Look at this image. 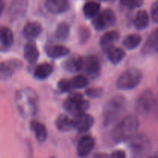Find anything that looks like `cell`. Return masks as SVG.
<instances>
[{
  "instance_id": "23",
  "label": "cell",
  "mask_w": 158,
  "mask_h": 158,
  "mask_svg": "<svg viewBox=\"0 0 158 158\" xmlns=\"http://www.w3.org/2000/svg\"><path fill=\"white\" fill-rule=\"evenodd\" d=\"M106 53L108 60L114 65L119 64L126 56V52L122 48L114 47V46L106 51Z\"/></svg>"
},
{
  "instance_id": "14",
  "label": "cell",
  "mask_w": 158,
  "mask_h": 158,
  "mask_svg": "<svg viewBox=\"0 0 158 158\" xmlns=\"http://www.w3.org/2000/svg\"><path fill=\"white\" fill-rule=\"evenodd\" d=\"M158 51V29H156L150 35L142 47L141 53L145 56H151L157 54Z\"/></svg>"
},
{
  "instance_id": "6",
  "label": "cell",
  "mask_w": 158,
  "mask_h": 158,
  "mask_svg": "<svg viewBox=\"0 0 158 158\" xmlns=\"http://www.w3.org/2000/svg\"><path fill=\"white\" fill-rule=\"evenodd\" d=\"M63 107L67 112L73 114H77L85 112L89 109V103L83 98V96L80 93H75L69 96L64 102Z\"/></svg>"
},
{
  "instance_id": "12",
  "label": "cell",
  "mask_w": 158,
  "mask_h": 158,
  "mask_svg": "<svg viewBox=\"0 0 158 158\" xmlns=\"http://www.w3.org/2000/svg\"><path fill=\"white\" fill-rule=\"evenodd\" d=\"M84 58L78 54L69 56L62 63V67L68 73H77L83 69Z\"/></svg>"
},
{
  "instance_id": "33",
  "label": "cell",
  "mask_w": 158,
  "mask_h": 158,
  "mask_svg": "<svg viewBox=\"0 0 158 158\" xmlns=\"http://www.w3.org/2000/svg\"><path fill=\"white\" fill-rule=\"evenodd\" d=\"M86 95L90 98H99L103 93L102 87H90L86 89Z\"/></svg>"
},
{
  "instance_id": "8",
  "label": "cell",
  "mask_w": 158,
  "mask_h": 158,
  "mask_svg": "<svg viewBox=\"0 0 158 158\" xmlns=\"http://www.w3.org/2000/svg\"><path fill=\"white\" fill-rule=\"evenodd\" d=\"M117 22L115 13L111 9H105L92 19V25L97 31H101L114 26Z\"/></svg>"
},
{
  "instance_id": "20",
  "label": "cell",
  "mask_w": 158,
  "mask_h": 158,
  "mask_svg": "<svg viewBox=\"0 0 158 158\" xmlns=\"http://www.w3.org/2000/svg\"><path fill=\"white\" fill-rule=\"evenodd\" d=\"M43 27L42 25L38 22H29L24 26L23 34L28 40H32L38 37L42 32Z\"/></svg>"
},
{
  "instance_id": "29",
  "label": "cell",
  "mask_w": 158,
  "mask_h": 158,
  "mask_svg": "<svg viewBox=\"0 0 158 158\" xmlns=\"http://www.w3.org/2000/svg\"><path fill=\"white\" fill-rule=\"evenodd\" d=\"M70 82L72 88H74V89H82V88L86 87L89 84V80L87 77L81 74L74 77L72 80H70Z\"/></svg>"
},
{
  "instance_id": "28",
  "label": "cell",
  "mask_w": 158,
  "mask_h": 158,
  "mask_svg": "<svg viewBox=\"0 0 158 158\" xmlns=\"http://www.w3.org/2000/svg\"><path fill=\"white\" fill-rule=\"evenodd\" d=\"M70 32L69 26L66 23L62 22L60 23L56 26L55 32V36L60 41H65L68 39Z\"/></svg>"
},
{
  "instance_id": "4",
  "label": "cell",
  "mask_w": 158,
  "mask_h": 158,
  "mask_svg": "<svg viewBox=\"0 0 158 158\" xmlns=\"http://www.w3.org/2000/svg\"><path fill=\"white\" fill-rule=\"evenodd\" d=\"M129 140L131 158H147L149 156L151 144L148 136L137 134Z\"/></svg>"
},
{
  "instance_id": "30",
  "label": "cell",
  "mask_w": 158,
  "mask_h": 158,
  "mask_svg": "<svg viewBox=\"0 0 158 158\" xmlns=\"http://www.w3.org/2000/svg\"><path fill=\"white\" fill-rule=\"evenodd\" d=\"M120 3L128 9H134L141 7L143 4V0H120Z\"/></svg>"
},
{
  "instance_id": "7",
  "label": "cell",
  "mask_w": 158,
  "mask_h": 158,
  "mask_svg": "<svg viewBox=\"0 0 158 158\" xmlns=\"http://www.w3.org/2000/svg\"><path fill=\"white\" fill-rule=\"evenodd\" d=\"M155 97L151 89L143 90L136 102V111L140 115H148L151 114L155 106Z\"/></svg>"
},
{
  "instance_id": "26",
  "label": "cell",
  "mask_w": 158,
  "mask_h": 158,
  "mask_svg": "<svg viewBox=\"0 0 158 158\" xmlns=\"http://www.w3.org/2000/svg\"><path fill=\"white\" fill-rule=\"evenodd\" d=\"M100 4L95 1H89L83 6V14L87 19H93L100 12Z\"/></svg>"
},
{
  "instance_id": "15",
  "label": "cell",
  "mask_w": 158,
  "mask_h": 158,
  "mask_svg": "<svg viewBox=\"0 0 158 158\" xmlns=\"http://www.w3.org/2000/svg\"><path fill=\"white\" fill-rule=\"evenodd\" d=\"M14 42V34L10 28L0 26V51L6 52L12 47Z\"/></svg>"
},
{
  "instance_id": "1",
  "label": "cell",
  "mask_w": 158,
  "mask_h": 158,
  "mask_svg": "<svg viewBox=\"0 0 158 158\" xmlns=\"http://www.w3.org/2000/svg\"><path fill=\"white\" fill-rule=\"evenodd\" d=\"M15 105L22 116H34L39 110V96L34 89L24 87L15 93Z\"/></svg>"
},
{
  "instance_id": "3",
  "label": "cell",
  "mask_w": 158,
  "mask_h": 158,
  "mask_svg": "<svg viewBox=\"0 0 158 158\" xmlns=\"http://www.w3.org/2000/svg\"><path fill=\"white\" fill-rule=\"evenodd\" d=\"M127 100L123 96L113 97L105 105L103 110V124L107 127L117 121L123 114L126 108Z\"/></svg>"
},
{
  "instance_id": "39",
  "label": "cell",
  "mask_w": 158,
  "mask_h": 158,
  "mask_svg": "<svg viewBox=\"0 0 158 158\" xmlns=\"http://www.w3.org/2000/svg\"><path fill=\"white\" fill-rule=\"evenodd\" d=\"M102 1H105V2H113L114 0H102Z\"/></svg>"
},
{
  "instance_id": "22",
  "label": "cell",
  "mask_w": 158,
  "mask_h": 158,
  "mask_svg": "<svg viewBox=\"0 0 158 158\" xmlns=\"http://www.w3.org/2000/svg\"><path fill=\"white\" fill-rule=\"evenodd\" d=\"M52 71H53V66L52 64L49 63H43L35 68L33 77L36 80H46L52 74Z\"/></svg>"
},
{
  "instance_id": "17",
  "label": "cell",
  "mask_w": 158,
  "mask_h": 158,
  "mask_svg": "<svg viewBox=\"0 0 158 158\" xmlns=\"http://www.w3.org/2000/svg\"><path fill=\"white\" fill-rule=\"evenodd\" d=\"M45 7L52 14H61L69 9V0H46Z\"/></svg>"
},
{
  "instance_id": "10",
  "label": "cell",
  "mask_w": 158,
  "mask_h": 158,
  "mask_svg": "<svg viewBox=\"0 0 158 158\" xmlns=\"http://www.w3.org/2000/svg\"><path fill=\"white\" fill-rule=\"evenodd\" d=\"M72 121L74 129L80 133H84L92 127L94 123V119L89 114L83 112L75 114Z\"/></svg>"
},
{
  "instance_id": "2",
  "label": "cell",
  "mask_w": 158,
  "mask_h": 158,
  "mask_svg": "<svg viewBox=\"0 0 158 158\" xmlns=\"http://www.w3.org/2000/svg\"><path fill=\"white\" fill-rule=\"evenodd\" d=\"M140 122L134 115L125 116L115 125L111 131V138L115 143L129 140L137 134Z\"/></svg>"
},
{
  "instance_id": "34",
  "label": "cell",
  "mask_w": 158,
  "mask_h": 158,
  "mask_svg": "<svg viewBox=\"0 0 158 158\" xmlns=\"http://www.w3.org/2000/svg\"><path fill=\"white\" fill-rule=\"evenodd\" d=\"M151 18L154 23H158V2H154L151 6Z\"/></svg>"
},
{
  "instance_id": "9",
  "label": "cell",
  "mask_w": 158,
  "mask_h": 158,
  "mask_svg": "<svg viewBox=\"0 0 158 158\" xmlns=\"http://www.w3.org/2000/svg\"><path fill=\"white\" fill-rule=\"evenodd\" d=\"M23 62L18 59H11L0 62V80L10 79L16 71L23 67Z\"/></svg>"
},
{
  "instance_id": "13",
  "label": "cell",
  "mask_w": 158,
  "mask_h": 158,
  "mask_svg": "<svg viewBox=\"0 0 158 158\" xmlns=\"http://www.w3.org/2000/svg\"><path fill=\"white\" fill-rule=\"evenodd\" d=\"M95 146V140L89 135L84 136L79 141L77 145V155L80 158L87 157Z\"/></svg>"
},
{
  "instance_id": "25",
  "label": "cell",
  "mask_w": 158,
  "mask_h": 158,
  "mask_svg": "<svg viewBox=\"0 0 158 158\" xmlns=\"http://www.w3.org/2000/svg\"><path fill=\"white\" fill-rule=\"evenodd\" d=\"M149 24V16L145 10H140L137 12L134 20V25L136 29L143 30Z\"/></svg>"
},
{
  "instance_id": "19",
  "label": "cell",
  "mask_w": 158,
  "mask_h": 158,
  "mask_svg": "<svg viewBox=\"0 0 158 158\" xmlns=\"http://www.w3.org/2000/svg\"><path fill=\"white\" fill-rule=\"evenodd\" d=\"M40 57V51L32 40H29L24 46V58L30 65H34Z\"/></svg>"
},
{
  "instance_id": "24",
  "label": "cell",
  "mask_w": 158,
  "mask_h": 158,
  "mask_svg": "<svg viewBox=\"0 0 158 158\" xmlns=\"http://www.w3.org/2000/svg\"><path fill=\"white\" fill-rule=\"evenodd\" d=\"M55 124L57 129L61 132H68L73 129L72 119L65 114H61L57 117Z\"/></svg>"
},
{
  "instance_id": "31",
  "label": "cell",
  "mask_w": 158,
  "mask_h": 158,
  "mask_svg": "<svg viewBox=\"0 0 158 158\" xmlns=\"http://www.w3.org/2000/svg\"><path fill=\"white\" fill-rule=\"evenodd\" d=\"M90 37V31L86 26H80L79 29V40L80 43H84L89 40Z\"/></svg>"
},
{
  "instance_id": "32",
  "label": "cell",
  "mask_w": 158,
  "mask_h": 158,
  "mask_svg": "<svg viewBox=\"0 0 158 158\" xmlns=\"http://www.w3.org/2000/svg\"><path fill=\"white\" fill-rule=\"evenodd\" d=\"M57 88L60 93L69 92L72 89L70 80H68L66 79H62L57 83Z\"/></svg>"
},
{
  "instance_id": "21",
  "label": "cell",
  "mask_w": 158,
  "mask_h": 158,
  "mask_svg": "<svg viewBox=\"0 0 158 158\" xmlns=\"http://www.w3.org/2000/svg\"><path fill=\"white\" fill-rule=\"evenodd\" d=\"M30 129L35 134V137L39 142L42 143L46 140L48 136L46 126L41 122L37 120H32L30 122Z\"/></svg>"
},
{
  "instance_id": "27",
  "label": "cell",
  "mask_w": 158,
  "mask_h": 158,
  "mask_svg": "<svg viewBox=\"0 0 158 158\" xmlns=\"http://www.w3.org/2000/svg\"><path fill=\"white\" fill-rule=\"evenodd\" d=\"M142 41L141 35L139 34H130L127 35L123 40V45L126 49H136Z\"/></svg>"
},
{
  "instance_id": "40",
  "label": "cell",
  "mask_w": 158,
  "mask_h": 158,
  "mask_svg": "<svg viewBox=\"0 0 158 158\" xmlns=\"http://www.w3.org/2000/svg\"><path fill=\"white\" fill-rule=\"evenodd\" d=\"M51 158H55V157H51Z\"/></svg>"
},
{
  "instance_id": "11",
  "label": "cell",
  "mask_w": 158,
  "mask_h": 158,
  "mask_svg": "<svg viewBox=\"0 0 158 158\" xmlns=\"http://www.w3.org/2000/svg\"><path fill=\"white\" fill-rule=\"evenodd\" d=\"M89 78L96 79L101 73V64L96 56L90 55L84 58L83 68Z\"/></svg>"
},
{
  "instance_id": "38",
  "label": "cell",
  "mask_w": 158,
  "mask_h": 158,
  "mask_svg": "<svg viewBox=\"0 0 158 158\" xmlns=\"http://www.w3.org/2000/svg\"><path fill=\"white\" fill-rule=\"evenodd\" d=\"M147 158H158L157 153L155 152L154 154H152V155H151V156H148V157Z\"/></svg>"
},
{
  "instance_id": "16",
  "label": "cell",
  "mask_w": 158,
  "mask_h": 158,
  "mask_svg": "<svg viewBox=\"0 0 158 158\" xmlns=\"http://www.w3.org/2000/svg\"><path fill=\"white\" fill-rule=\"evenodd\" d=\"M120 32L117 30H110L105 32L100 40V45L101 49L105 52L110 48L114 46V44L120 39Z\"/></svg>"
},
{
  "instance_id": "35",
  "label": "cell",
  "mask_w": 158,
  "mask_h": 158,
  "mask_svg": "<svg viewBox=\"0 0 158 158\" xmlns=\"http://www.w3.org/2000/svg\"><path fill=\"white\" fill-rule=\"evenodd\" d=\"M109 158H127L126 152L122 150H117L111 153L109 155Z\"/></svg>"
},
{
  "instance_id": "5",
  "label": "cell",
  "mask_w": 158,
  "mask_h": 158,
  "mask_svg": "<svg viewBox=\"0 0 158 158\" xmlns=\"http://www.w3.org/2000/svg\"><path fill=\"white\" fill-rule=\"evenodd\" d=\"M141 71L135 67H131L125 70L119 77L117 86L120 90H129L137 87L142 80Z\"/></svg>"
},
{
  "instance_id": "18",
  "label": "cell",
  "mask_w": 158,
  "mask_h": 158,
  "mask_svg": "<svg viewBox=\"0 0 158 158\" xmlns=\"http://www.w3.org/2000/svg\"><path fill=\"white\" fill-rule=\"evenodd\" d=\"M44 50L46 55L52 59H59L67 56L70 52V50L66 46L63 45H47L45 46Z\"/></svg>"
},
{
  "instance_id": "36",
  "label": "cell",
  "mask_w": 158,
  "mask_h": 158,
  "mask_svg": "<svg viewBox=\"0 0 158 158\" xmlns=\"http://www.w3.org/2000/svg\"><path fill=\"white\" fill-rule=\"evenodd\" d=\"M93 158H109V154L105 153H97L94 154Z\"/></svg>"
},
{
  "instance_id": "37",
  "label": "cell",
  "mask_w": 158,
  "mask_h": 158,
  "mask_svg": "<svg viewBox=\"0 0 158 158\" xmlns=\"http://www.w3.org/2000/svg\"><path fill=\"white\" fill-rule=\"evenodd\" d=\"M3 10H4V4L0 1V15H1L2 13Z\"/></svg>"
}]
</instances>
